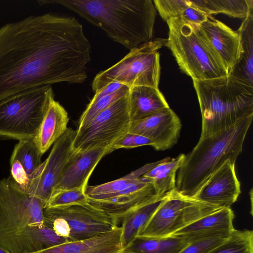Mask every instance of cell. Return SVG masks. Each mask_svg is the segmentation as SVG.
Masks as SVG:
<instances>
[{
  "mask_svg": "<svg viewBox=\"0 0 253 253\" xmlns=\"http://www.w3.org/2000/svg\"><path fill=\"white\" fill-rule=\"evenodd\" d=\"M91 45L74 17L30 16L0 27V101L52 84L87 79Z\"/></svg>",
  "mask_w": 253,
  "mask_h": 253,
  "instance_id": "obj_1",
  "label": "cell"
},
{
  "mask_svg": "<svg viewBox=\"0 0 253 253\" xmlns=\"http://www.w3.org/2000/svg\"><path fill=\"white\" fill-rule=\"evenodd\" d=\"M63 6L129 50L152 40L157 10L151 0H40Z\"/></svg>",
  "mask_w": 253,
  "mask_h": 253,
  "instance_id": "obj_2",
  "label": "cell"
},
{
  "mask_svg": "<svg viewBox=\"0 0 253 253\" xmlns=\"http://www.w3.org/2000/svg\"><path fill=\"white\" fill-rule=\"evenodd\" d=\"M253 119H244L223 131L200 137L194 148L184 154L176 173V190L191 198L225 162H236Z\"/></svg>",
  "mask_w": 253,
  "mask_h": 253,
  "instance_id": "obj_3",
  "label": "cell"
},
{
  "mask_svg": "<svg viewBox=\"0 0 253 253\" xmlns=\"http://www.w3.org/2000/svg\"><path fill=\"white\" fill-rule=\"evenodd\" d=\"M202 116L200 137L223 131L253 117V86L230 75L193 80Z\"/></svg>",
  "mask_w": 253,
  "mask_h": 253,
  "instance_id": "obj_4",
  "label": "cell"
},
{
  "mask_svg": "<svg viewBox=\"0 0 253 253\" xmlns=\"http://www.w3.org/2000/svg\"><path fill=\"white\" fill-rule=\"evenodd\" d=\"M45 203L23 190L11 176L0 180V247L26 253L25 240L32 227H42Z\"/></svg>",
  "mask_w": 253,
  "mask_h": 253,
  "instance_id": "obj_5",
  "label": "cell"
},
{
  "mask_svg": "<svg viewBox=\"0 0 253 253\" xmlns=\"http://www.w3.org/2000/svg\"><path fill=\"white\" fill-rule=\"evenodd\" d=\"M169 32L165 44L179 68L193 80H207L228 75L221 59L198 25L179 18L167 21Z\"/></svg>",
  "mask_w": 253,
  "mask_h": 253,
  "instance_id": "obj_6",
  "label": "cell"
},
{
  "mask_svg": "<svg viewBox=\"0 0 253 253\" xmlns=\"http://www.w3.org/2000/svg\"><path fill=\"white\" fill-rule=\"evenodd\" d=\"M166 42V39H156L130 49L119 62L96 74L92 82V90L95 92L113 82L128 88H159L161 67L158 50Z\"/></svg>",
  "mask_w": 253,
  "mask_h": 253,
  "instance_id": "obj_7",
  "label": "cell"
},
{
  "mask_svg": "<svg viewBox=\"0 0 253 253\" xmlns=\"http://www.w3.org/2000/svg\"><path fill=\"white\" fill-rule=\"evenodd\" d=\"M53 98L51 86L46 85L0 101V137L19 140L34 138Z\"/></svg>",
  "mask_w": 253,
  "mask_h": 253,
  "instance_id": "obj_8",
  "label": "cell"
},
{
  "mask_svg": "<svg viewBox=\"0 0 253 253\" xmlns=\"http://www.w3.org/2000/svg\"><path fill=\"white\" fill-rule=\"evenodd\" d=\"M44 224L68 242L93 238L117 227L115 217L88 203L57 208H44Z\"/></svg>",
  "mask_w": 253,
  "mask_h": 253,
  "instance_id": "obj_9",
  "label": "cell"
},
{
  "mask_svg": "<svg viewBox=\"0 0 253 253\" xmlns=\"http://www.w3.org/2000/svg\"><path fill=\"white\" fill-rule=\"evenodd\" d=\"M221 208L185 196L174 189L168 193L138 236L167 237Z\"/></svg>",
  "mask_w": 253,
  "mask_h": 253,
  "instance_id": "obj_10",
  "label": "cell"
},
{
  "mask_svg": "<svg viewBox=\"0 0 253 253\" xmlns=\"http://www.w3.org/2000/svg\"><path fill=\"white\" fill-rule=\"evenodd\" d=\"M130 123L127 93L99 113L86 127L76 131L73 148L82 152L110 147L128 132Z\"/></svg>",
  "mask_w": 253,
  "mask_h": 253,
  "instance_id": "obj_11",
  "label": "cell"
},
{
  "mask_svg": "<svg viewBox=\"0 0 253 253\" xmlns=\"http://www.w3.org/2000/svg\"><path fill=\"white\" fill-rule=\"evenodd\" d=\"M76 134V130L68 128L54 143L48 157L30 177L25 191L46 203L65 166L75 152L72 144Z\"/></svg>",
  "mask_w": 253,
  "mask_h": 253,
  "instance_id": "obj_12",
  "label": "cell"
},
{
  "mask_svg": "<svg viewBox=\"0 0 253 253\" xmlns=\"http://www.w3.org/2000/svg\"><path fill=\"white\" fill-rule=\"evenodd\" d=\"M181 127L179 118L169 107L143 119L131 122L128 132L148 138L156 150L164 151L177 143Z\"/></svg>",
  "mask_w": 253,
  "mask_h": 253,
  "instance_id": "obj_13",
  "label": "cell"
},
{
  "mask_svg": "<svg viewBox=\"0 0 253 253\" xmlns=\"http://www.w3.org/2000/svg\"><path fill=\"white\" fill-rule=\"evenodd\" d=\"M241 192L235 162L227 160L191 198L221 208H230Z\"/></svg>",
  "mask_w": 253,
  "mask_h": 253,
  "instance_id": "obj_14",
  "label": "cell"
},
{
  "mask_svg": "<svg viewBox=\"0 0 253 253\" xmlns=\"http://www.w3.org/2000/svg\"><path fill=\"white\" fill-rule=\"evenodd\" d=\"M157 197L151 181L141 176L131 185L106 199L87 200V203L120 222L127 213Z\"/></svg>",
  "mask_w": 253,
  "mask_h": 253,
  "instance_id": "obj_15",
  "label": "cell"
},
{
  "mask_svg": "<svg viewBox=\"0 0 253 253\" xmlns=\"http://www.w3.org/2000/svg\"><path fill=\"white\" fill-rule=\"evenodd\" d=\"M198 26L221 59L229 75L240 55L239 34L212 16Z\"/></svg>",
  "mask_w": 253,
  "mask_h": 253,
  "instance_id": "obj_16",
  "label": "cell"
},
{
  "mask_svg": "<svg viewBox=\"0 0 253 253\" xmlns=\"http://www.w3.org/2000/svg\"><path fill=\"white\" fill-rule=\"evenodd\" d=\"M108 149L109 147H106L75 152L65 166L52 190H85L90 175L101 159L108 154Z\"/></svg>",
  "mask_w": 253,
  "mask_h": 253,
  "instance_id": "obj_17",
  "label": "cell"
},
{
  "mask_svg": "<svg viewBox=\"0 0 253 253\" xmlns=\"http://www.w3.org/2000/svg\"><path fill=\"white\" fill-rule=\"evenodd\" d=\"M234 216L231 208H221L171 235L183 238L189 243L213 237H229L235 229L233 223Z\"/></svg>",
  "mask_w": 253,
  "mask_h": 253,
  "instance_id": "obj_18",
  "label": "cell"
},
{
  "mask_svg": "<svg viewBox=\"0 0 253 253\" xmlns=\"http://www.w3.org/2000/svg\"><path fill=\"white\" fill-rule=\"evenodd\" d=\"M121 227L90 239L66 242L31 253H123Z\"/></svg>",
  "mask_w": 253,
  "mask_h": 253,
  "instance_id": "obj_19",
  "label": "cell"
},
{
  "mask_svg": "<svg viewBox=\"0 0 253 253\" xmlns=\"http://www.w3.org/2000/svg\"><path fill=\"white\" fill-rule=\"evenodd\" d=\"M69 121L65 108L52 99L34 137L42 155L65 132Z\"/></svg>",
  "mask_w": 253,
  "mask_h": 253,
  "instance_id": "obj_20",
  "label": "cell"
},
{
  "mask_svg": "<svg viewBox=\"0 0 253 253\" xmlns=\"http://www.w3.org/2000/svg\"><path fill=\"white\" fill-rule=\"evenodd\" d=\"M128 97L131 122L143 119L169 107L159 88L148 86H133L129 88Z\"/></svg>",
  "mask_w": 253,
  "mask_h": 253,
  "instance_id": "obj_21",
  "label": "cell"
},
{
  "mask_svg": "<svg viewBox=\"0 0 253 253\" xmlns=\"http://www.w3.org/2000/svg\"><path fill=\"white\" fill-rule=\"evenodd\" d=\"M237 32L240 38L241 53L229 75L253 86V13L244 19Z\"/></svg>",
  "mask_w": 253,
  "mask_h": 253,
  "instance_id": "obj_22",
  "label": "cell"
},
{
  "mask_svg": "<svg viewBox=\"0 0 253 253\" xmlns=\"http://www.w3.org/2000/svg\"><path fill=\"white\" fill-rule=\"evenodd\" d=\"M168 193L140 206L126 214L122 219L121 243L123 249L138 236L147 224Z\"/></svg>",
  "mask_w": 253,
  "mask_h": 253,
  "instance_id": "obj_23",
  "label": "cell"
},
{
  "mask_svg": "<svg viewBox=\"0 0 253 253\" xmlns=\"http://www.w3.org/2000/svg\"><path fill=\"white\" fill-rule=\"evenodd\" d=\"M189 243L185 239L173 235L137 236L124 249L123 253H179Z\"/></svg>",
  "mask_w": 253,
  "mask_h": 253,
  "instance_id": "obj_24",
  "label": "cell"
},
{
  "mask_svg": "<svg viewBox=\"0 0 253 253\" xmlns=\"http://www.w3.org/2000/svg\"><path fill=\"white\" fill-rule=\"evenodd\" d=\"M184 157V154H180L175 158L164 159L142 175L151 181L157 196L165 195L175 189L176 173Z\"/></svg>",
  "mask_w": 253,
  "mask_h": 253,
  "instance_id": "obj_25",
  "label": "cell"
},
{
  "mask_svg": "<svg viewBox=\"0 0 253 253\" xmlns=\"http://www.w3.org/2000/svg\"><path fill=\"white\" fill-rule=\"evenodd\" d=\"M190 2L209 17L222 13L245 19L253 13V0H194Z\"/></svg>",
  "mask_w": 253,
  "mask_h": 253,
  "instance_id": "obj_26",
  "label": "cell"
},
{
  "mask_svg": "<svg viewBox=\"0 0 253 253\" xmlns=\"http://www.w3.org/2000/svg\"><path fill=\"white\" fill-rule=\"evenodd\" d=\"M160 161L147 164L116 180L97 185H87L84 193L87 200L105 199L122 191L138 181L141 176L158 164Z\"/></svg>",
  "mask_w": 253,
  "mask_h": 253,
  "instance_id": "obj_27",
  "label": "cell"
},
{
  "mask_svg": "<svg viewBox=\"0 0 253 253\" xmlns=\"http://www.w3.org/2000/svg\"><path fill=\"white\" fill-rule=\"evenodd\" d=\"M42 154L34 138L19 140L15 146L10 160H17L30 177L41 164Z\"/></svg>",
  "mask_w": 253,
  "mask_h": 253,
  "instance_id": "obj_28",
  "label": "cell"
},
{
  "mask_svg": "<svg viewBox=\"0 0 253 253\" xmlns=\"http://www.w3.org/2000/svg\"><path fill=\"white\" fill-rule=\"evenodd\" d=\"M207 253H253V231L234 229L224 242Z\"/></svg>",
  "mask_w": 253,
  "mask_h": 253,
  "instance_id": "obj_29",
  "label": "cell"
},
{
  "mask_svg": "<svg viewBox=\"0 0 253 253\" xmlns=\"http://www.w3.org/2000/svg\"><path fill=\"white\" fill-rule=\"evenodd\" d=\"M128 91L129 88L124 85L110 95L95 102H89L79 120L76 131H79L86 127L99 113L126 95Z\"/></svg>",
  "mask_w": 253,
  "mask_h": 253,
  "instance_id": "obj_30",
  "label": "cell"
},
{
  "mask_svg": "<svg viewBox=\"0 0 253 253\" xmlns=\"http://www.w3.org/2000/svg\"><path fill=\"white\" fill-rule=\"evenodd\" d=\"M87 203L83 189H53L44 208H57Z\"/></svg>",
  "mask_w": 253,
  "mask_h": 253,
  "instance_id": "obj_31",
  "label": "cell"
},
{
  "mask_svg": "<svg viewBox=\"0 0 253 253\" xmlns=\"http://www.w3.org/2000/svg\"><path fill=\"white\" fill-rule=\"evenodd\" d=\"M161 17L167 21L171 18L179 17L181 11L189 4L186 0H153Z\"/></svg>",
  "mask_w": 253,
  "mask_h": 253,
  "instance_id": "obj_32",
  "label": "cell"
},
{
  "mask_svg": "<svg viewBox=\"0 0 253 253\" xmlns=\"http://www.w3.org/2000/svg\"><path fill=\"white\" fill-rule=\"evenodd\" d=\"M228 237H213L190 242L179 253H207L222 244Z\"/></svg>",
  "mask_w": 253,
  "mask_h": 253,
  "instance_id": "obj_33",
  "label": "cell"
},
{
  "mask_svg": "<svg viewBox=\"0 0 253 253\" xmlns=\"http://www.w3.org/2000/svg\"><path fill=\"white\" fill-rule=\"evenodd\" d=\"M144 145L152 146L148 138L136 134L127 132L119 140L109 147L108 154L121 148H134Z\"/></svg>",
  "mask_w": 253,
  "mask_h": 253,
  "instance_id": "obj_34",
  "label": "cell"
},
{
  "mask_svg": "<svg viewBox=\"0 0 253 253\" xmlns=\"http://www.w3.org/2000/svg\"><path fill=\"white\" fill-rule=\"evenodd\" d=\"M209 17L203 11L191 5L189 0V5L181 11L178 18L187 22L199 25L206 21Z\"/></svg>",
  "mask_w": 253,
  "mask_h": 253,
  "instance_id": "obj_35",
  "label": "cell"
},
{
  "mask_svg": "<svg viewBox=\"0 0 253 253\" xmlns=\"http://www.w3.org/2000/svg\"><path fill=\"white\" fill-rule=\"evenodd\" d=\"M11 176L24 190L29 181V177L21 164L17 160H10Z\"/></svg>",
  "mask_w": 253,
  "mask_h": 253,
  "instance_id": "obj_36",
  "label": "cell"
},
{
  "mask_svg": "<svg viewBox=\"0 0 253 253\" xmlns=\"http://www.w3.org/2000/svg\"><path fill=\"white\" fill-rule=\"evenodd\" d=\"M125 85L117 82H113L105 85L95 92L90 102H95L101 98L118 91Z\"/></svg>",
  "mask_w": 253,
  "mask_h": 253,
  "instance_id": "obj_37",
  "label": "cell"
},
{
  "mask_svg": "<svg viewBox=\"0 0 253 253\" xmlns=\"http://www.w3.org/2000/svg\"><path fill=\"white\" fill-rule=\"evenodd\" d=\"M0 253H9L0 247Z\"/></svg>",
  "mask_w": 253,
  "mask_h": 253,
  "instance_id": "obj_38",
  "label": "cell"
}]
</instances>
